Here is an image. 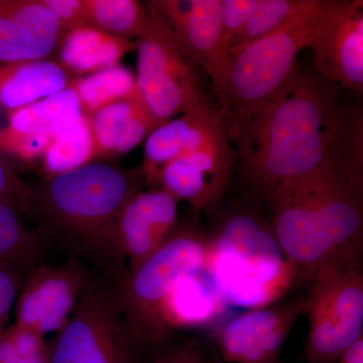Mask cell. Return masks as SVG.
<instances>
[{"label": "cell", "instance_id": "5", "mask_svg": "<svg viewBox=\"0 0 363 363\" xmlns=\"http://www.w3.org/2000/svg\"><path fill=\"white\" fill-rule=\"evenodd\" d=\"M205 269L226 304L242 310L276 304L302 274L281 252L272 223L248 212L227 217L209 236Z\"/></svg>", "mask_w": 363, "mask_h": 363}, {"label": "cell", "instance_id": "9", "mask_svg": "<svg viewBox=\"0 0 363 363\" xmlns=\"http://www.w3.org/2000/svg\"><path fill=\"white\" fill-rule=\"evenodd\" d=\"M147 13V26L135 42L136 83L150 111L164 123L208 100L168 23L149 6Z\"/></svg>", "mask_w": 363, "mask_h": 363}, {"label": "cell", "instance_id": "18", "mask_svg": "<svg viewBox=\"0 0 363 363\" xmlns=\"http://www.w3.org/2000/svg\"><path fill=\"white\" fill-rule=\"evenodd\" d=\"M87 119L94 142V162L124 156L162 124L138 86L131 94L102 107Z\"/></svg>", "mask_w": 363, "mask_h": 363}, {"label": "cell", "instance_id": "2", "mask_svg": "<svg viewBox=\"0 0 363 363\" xmlns=\"http://www.w3.org/2000/svg\"><path fill=\"white\" fill-rule=\"evenodd\" d=\"M269 199L279 247L301 271L312 277L323 264H360L362 180L329 169L283 184Z\"/></svg>", "mask_w": 363, "mask_h": 363}, {"label": "cell", "instance_id": "28", "mask_svg": "<svg viewBox=\"0 0 363 363\" xmlns=\"http://www.w3.org/2000/svg\"><path fill=\"white\" fill-rule=\"evenodd\" d=\"M0 363H49L44 336L16 323L0 335Z\"/></svg>", "mask_w": 363, "mask_h": 363}, {"label": "cell", "instance_id": "11", "mask_svg": "<svg viewBox=\"0 0 363 363\" xmlns=\"http://www.w3.org/2000/svg\"><path fill=\"white\" fill-rule=\"evenodd\" d=\"M304 310L305 298H297L229 313L213 327L215 342L228 363H279L284 343Z\"/></svg>", "mask_w": 363, "mask_h": 363}, {"label": "cell", "instance_id": "24", "mask_svg": "<svg viewBox=\"0 0 363 363\" xmlns=\"http://www.w3.org/2000/svg\"><path fill=\"white\" fill-rule=\"evenodd\" d=\"M83 13L88 26L130 40L142 35L149 18L136 0H83Z\"/></svg>", "mask_w": 363, "mask_h": 363}, {"label": "cell", "instance_id": "29", "mask_svg": "<svg viewBox=\"0 0 363 363\" xmlns=\"http://www.w3.org/2000/svg\"><path fill=\"white\" fill-rule=\"evenodd\" d=\"M33 186L21 180L18 174L0 157V203L18 214L32 215Z\"/></svg>", "mask_w": 363, "mask_h": 363}, {"label": "cell", "instance_id": "32", "mask_svg": "<svg viewBox=\"0 0 363 363\" xmlns=\"http://www.w3.org/2000/svg\"><path fill=\"white\" fill-rule=\"evenodd\" d=\"M68 30L79 26H88L83 13V0H42Z\"/></svg>", "mask_w": 363, "mask_h": 363}, {"label": "cell", "instance_id": "22", "mask_svg": "<svg viewBox=\"0 0 363 363\" xmlns=\"http://www.w3.org/2000/svg\"><path fill=\"white\" fill-rule=\"evenodd\" d=\"M82 116L77 93L69 86L51 96L9 111L7 128L18 135H56Z\"/></svg>", "mask_w": 363, "mask_h": 363}, {"label": "cell", "instance_id": "15", "mask_svg": "<svg viewBox=\"0 0 363 363\" xmlns=\"http://www.w3.org/2000/svg\"><path fill=\"white\" fill-rule=\"evenodd\" d=\"M66 33L42 0H0V65L52 59Z\"/></svg>", "mask_w": 363, "mask_h": 363}, {"label": "cell", "instance_id": "21", "mask_svg": "<svg viewBox=\"0 0 363 363\" xmlns=\"http://www.w3.org/2000/svg\"><path fill=\"white\" fill-rule=\"evenodd\" d=\"M135 42L91 28L79 26L68 30L56 52L57 61L72 75H84L119 65Z\"/></svg>", "mask_w": 363, "mask_h": 363}, {"label": "cell", "instance_id": "4", "mask_svg": "<svg viewBox=\"0 0 363 363\" xmlns=\"http://www.w3.org/2000/svg\"><path fill=\"white\" fill-rule=\"evenodd\" d=\"M337 0H310L292 20L255 40L229 62L215 86L222 123L235 142L255 116L297 67L298 54L309 47Z\"/></svg>", "mask_w": 363, "mask_h": 363}, {"label": "cell", "instance_id": "1", "mask_svg": "<svg viewBox=\"0 0 363 363\" xmlns=\"http://www.w3.org/2000/svg\"><path fill=\"white\" fill-rule=\"evenodd\" d=\"M337 87L296 67L235 140L245 176L267 196L321 172L362 179V117L340 108Z\"/></svg>", "mask_w": 363, "mask_h": 363}, {"label": "cell", "instance_id": "10", "mask_svg": "<svg viewBox=\"0 0 363 363\" xmlns=\"http://www.w3.org/2000/svg\"><path fill=\"white\" fill-rule=\"evenodd\" d=\"M92 274L82 260L37 264L26 272L16 301V324L40 335L64 328Z\"/></svg>", "mask_w": 363, "mask_h": 363}, {"label": "cell", "instance_id": "14", "mask_svg": "<svg viewBox=\"0 0 363 363\" xmlns=\"http://www.w3.org/2000/svg\"><path fill=\"white\" fill-rule=\"evenodd\" d=\"M178 203L155 188L136 193L124 206L114 231L117 257L124 269L140 266L174 235L180 225Z\"/></svg>", "mask_w": 363, "mask_h": 363}, {"label": "cell", "instance_id": "27", "mask_svg": "<svg viewBox=\"0 0 363 363\" xmlns=\"http://www.w3.org/2000/svg\"><path fill=\"white\" fill-rule=\"evenodd\" d=\"M310 0H260L259 7L231 43L229 62L248 45L266 37L292 20Z\"/></svg>", "mask_w": 363, "mask_h": 363}, {"label": "cell", "instance_id": "26", "mask_svg": "<svg viewBox=\"0 0 363 363\" xmlns=\"http://www.w3.org/2000/svg\"><path fill=\"white\" fill-rule=\"evenodd\" d=\"M42 162L49 178L94 162V142L84 114L55 135Z\"/></svg>", "mask_w": 363, "mask_h": 363}, {"label": "cell", "instance_id": "7", "mask_svg": "<svg viewBox=\"0 0 363 363\" xmlns=\"http://www.w3.org/2000/svg\"><path fill=\"white\" fill-rule=\"evenodd\" d=\"M49 345V363H138L133 337L113 286L92 274L68 323Z\"/></svg>", "mask_w": 363, "mask_h": 363}, {"label": "cell", "instance_id": "16", "mask_svg": "<svg viewBox=\"0 0 363 363\" xmlns=\"http://www.w3.org/2000/svg\"><path fill=\"white\" fill-rule=\"evenodd\" d=\"M231 164L230 142L224 140L167 162L160 171L157 185L196 210L207 209L226 190Z\"/></svg>", "mask_w": 363, "mask_h": 363}, {"label": "cell", "instance_id": "13", "mask_svg": "<svg viewBox=\"0 0 363 363\" xmlns=\"http://www.w3.org/2000/svg\"><path fill=\"white\" fill-rule=\"evenodd\" d=\"M147 6L168 23L185 56L206 72L214 87L218 84L229 65L220 0H157Z\"/></svg>", "mask_w": 363, "mask_h": 363}, {"label": "cell", "instance_id": "19", "mask_svg": "<svg viewBox=\"0 0 363 363\" xmlns=\"http://www.w3.org/2000/svg\"><path fill=\"white\" fill-rule=\"evenodd\" d=\"M229 310L204 269L177 284L162 309V324L168 336L179 329L213 328Z\"/></svg>", "mask_w": 363, "mask_h": 363}, {"label": "cell", "instance_id": "20", "mask_svg": "<svg viewBox=\"0 0 363 363\" xmlns=\"http://www.w3.org/2000/svg\"><path fill=\"white\" fill-rule=\"evenodd\" d=\"M74 78L54 58L0 65V106L21 108L66 89Z\"/></svg>", "mask_w": 363, "mask_h": 363}, {"label": "cell", "instance_id": "25", "mask_svg": "<svg viewBox=\"0 0 363 363\" xmlns=\"http://www.w3.org/2000/svg\"><path fill=\"white\" fill-rule=\"evenodd\" d=\"M70 86L77 93L83 114L88 117L131 94L138 88V83L130 69L117 65L74 78Z\"/></svg>", "mask_w": 363, "mask_h": 363}, {"label": "cell", "instance_id": "23", "mask_svg": "<svg viewBox=\"0 0 363 363\" xmlns=\"http://www.w3.org/2000/svg\"><path fill=\"white\" fill-rule=\"evenodd\" d=\"M47 231L45 227L26 226L20 214L0 203V262L28 272L42 257L49 238Z\"/></svg>", "mask_w": 363, "mask_h": 363}, {"label": "cell", "instance_id": "3", "mask_svg": "<svg viewBox=\"0 0 363 363\" xmlns=\"http://www.w3.org/2000/svg\"><path fill=\"white\" fill-rule=\"evenodd\" d=\"M145 183L142 168L90 162L33 186L32 215L74 252L118 277L123 267L114 245L117 219Z\"/></svg>", "mask_w": 363, "mask_h": 363}, {"label": "cell", "instance_id": "33", "mask_svg": "<svg viewBox=\"0 0 363 363\" xmlns=\"http://www.w3.org/2000/svg\"><path fill=\"white\" fill-rule=\"evenodd\" d=\"M155 363H203L198 351L190 347H182L157 358Z\"/></svg>", "mask_w": 363, "mask_h": 363}, {"label": "cell", "instance_id": "30", "mask_svg": "<svg viewBox=\"0 0 363 363\" xmlns=\"http://www.w3.org/2000/svg\"><path fill=\"white\" fill-rule=\"evenodd\" d=\"M260 0H220L222 35L227 49L259 7Z\"/></svg>", "mask_w": 363, "mask_h": 363}, {"label": "cell", "instance_id": "31", "mask_svg": "<svg viewBox=\"0 0 363 363\" xmlns=\"http://www.w3.org/2000/svg\"><path fill=\"white\" fill-rule=\"evenodd\" d=\"M23 279L18 267L0 262V335L6 329Z\"/></svg>", "mask_w": 363, "mask_h": 363}, {"label": "cell", "instance_id": "12", "mask_svg": "<svg viewBox=\"0 0 363 363\" xmlns=\"http://www.w3.org/2000/svg\"><path fill=\"white\" fill-rule=\"evenodd\" d=\"M315 66L336 87L363 91V2L337 0L309 44Z\"/></svg>", "mask_w": 363, "mask_h": 363}, {"label": "cell", "instance_id": "17", "mask_svg": "<svg viewBox=\"0 0 363 363\" xmlns=\"http://www.w3.org/2000/svg\"><path fill=\"white\" fill-rule=\"evenodd\" d=\"M224 140L229 138L220 113L209 102L162 123L145 140V183L157 185L160 171L172 160Z\"/></svg>", "mask_w": 363, "mask_h": 363}, {"label": "cell", "instance_id": "8", "mask_svg": "<svg viewBox=\"0 0 363 363\" xmlns=\"http://www.w3.org/2000/svg\"><path fill=\"white\" fill-rule=\"evenodd\" d=\"M305 298L309 322L305 347L308 363H336L363 337V272L360 264H326L311 277Z\"/></svg>", "mask_w": 363, "mask_h": 363}, {"label": "cell", "instance_id": "34", "mask_svg": "<svg viewBox=\"0 0 363 363\" xmlns=\"http://www.w3.org/2000/svg\"><path fill=\"white\" fill-rule=\"evenodd\" d=\"M336 363H363V337L344 351Z\"/></svg>", "mask_w": 363, "mask_h": 363}, {"label": "cell", "instance_id": "6", "mask_svg": "<svg viewBox=\"0 0 363 363\" xmlns=\"http://www.w3.org/2000/svg\"><path fill=\"white\" fill-rule=\"evenodd\" d=\"M208 252L209 236L180 223L156 252L140 266L119 274L114 297L140 347H160L169 337L162 324L164 306L182 279L205 269Z\"/></svg>", "mask_w": 363, "mask_h": 363}]
</instances>
